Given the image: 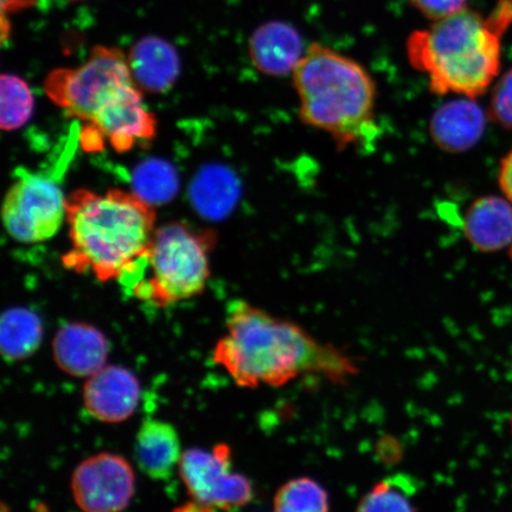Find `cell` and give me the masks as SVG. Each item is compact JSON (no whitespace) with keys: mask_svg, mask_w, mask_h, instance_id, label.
<instances>
[{"mask_svg":"<svg viewBox=\"0 0 512 512\" xmlns=\"http://www.w3.org/2000/svg\"><path fill=\"white\" fill-rule=\"evenodd\" d=\"M226 326L214 361L242 388L284 387L306 375L343 386L360 374L357 358L347 351L243 300L228 305Z\"/></svg>","mask_w":512,"mask_h":512,"instance_id":"cell-1","label":"cell"},{"mask_svg":"<svg viewBox=\"0 0 512 512\" xmlns=\"http://www.w3.org/2000/svg\"><path fill=\"white\" fill-rule=\"evenodd\" d=\"M66 211L72 248L64 267L91 272L101 283H126L142 270L157 230L151 203L136 192L80 189L66 198Z\"/></svg>","mask_w":512,"mask_h":512,"instance_id":"cell-2","label":"cell"},{"mask_svg":"<svg viewBox=\"0 0 512 512\" xmlns=\"http://www.w3.org/2000/svg\"><path fill=\"white\" fill-rule=\"evenodd\" d=\"M292 75L305 125L329 134L339 149L376 142V83L361 63L315 43Z\"/></svg>","mask_w":512,"mask_h":512,"instance_id":"cell-3","label":"cell"},{"mask_svg":"<svg viewBox=\"0 0 512 512\" xmlns=\"http://www.w3.org/2000/svg\"><path fill=\"white\" fill-rule=\"evenodd\" d=\"M502 37L488 18L464 9L414 31L407 40L408 60L428 76L432 93L476 100L499 73Z\"/></svg>","mask_w":512,"mask_h":512,"instance_id":"cell-4","label":"cell"},{"mask_svg":"<svg viewBox=\"0 0 512 512\" xmlns=\"http://www.w3.org/2000/svg\"><path fill=\"white\" fill-rule=\"evenodd\" d=\"M214 245L213 234L181 222L157 228L143 271L149 277L133 286L134 296L162 307L200 296L210 278Z\"/></svg>","mask_w":512,"mask_h":512,"instance_id":"cell-5","label":"cell"},{"mask_svg":"<svg viewBox=\"0 0 512 512\" xmlns=\"http://www.w3.org/2000/svg\"><path fill=\"white\" fill-rule=\"evenodd\" d=\"M132 86L136 83L127 56L119 48L107 46H95L79 67L51 70L43 83L44 92L56 106L86 125Z\"/></svg>","mask_w":512,"mask_h":512,"instance_id":"cell-6","label":"cell"},{"mask_svg":"<svg viewBox=\"0 0 512 512\" xmlns=\"http://www.w3.org/2000/svg\"><path fill=\"white\" fill-rule=\"evenodd\" d=\"M14 184L3 202L6 232L22 243L48 241L67 219L66 198L54 179L27 170H18Z\"/></svg>","mask_w":512,"mask_h":512,"instance_id":"cell-7","label":"cell"},{"mask_svg":"<svg viewBox=\"0 0 512 512\" xmlns=\"http://www.w3.org/2000/svg\"><path fill=\"white\" fill-rule=\"evenodd\" d=\"M178 467L189 495L204 510L238 509L253 499L251 480L233 471L228 446L191 448L183 452Z\"/></svg>","mask_w":512,"mask_h":512,"instance_id":"cell-8","label":"cell"},{"mask_svg":"<svg viewBox=\"0 0 512 512\" xmlns=\"http://www.w3.org/2000/svg\"><path fill=\"white\" fill-rule=\"evenodd\" d=\"M137 86L127 88L102 110L91 124L83 127L81 144L87 151H99L107 142L119 153L131 151L156 136L157 120L143 101Z\"/></svg>","mask_w":512,"mask_h":512,"instance_id":"cell-9","label":"cell"},{"mask_svg":"<svg viewBox=\"0 0 512 512\" xmlns=\"http://www.w3.org/2000/svg\"><path fill=\"white\" fill-rule=\"evenodd\" d=\"M136 478L132 466L113 453H99L76 467L72 490L83 512L124 511L134 495Z\"/></svg>","mask_w":512,"mask_h":512,"instance_id":"cell-10","label":"cell"},{"mask_svg":"<svg viewBox=\"0 0 512 512\" xmlns=\"http://www.w3.org/2000/svg\"><path fill=\"white\" fill-rule=\"evenodd\" d=\"M142 388L132 371L119 366H105L88 377L83 402L93 418L118 424L130 418L139 405Z\"/></svg>","mask_w":512,"mask_h":512,"instance_id":"cell-11","label":"cell"},{"mask_svg":"<svg viewBox=\"0 0 512 512\" xmlns=\"http://www.w3.org/2000/svg\"><path fill=\"white\" fill-rule=\"evenodd\" d=\"M248 53L254 67L272 78L293 73L305 55L299 31L283 21L259 25L249 38Z\"/></svg>","mask_w":512,"mask_h":512,"instance_id":"cell-12","label":"cell"},{"mask_svg":"<svg viewBox=\"0 0 512 512\" xmlns=\"http://www.w3.org/2000/svg\"><path fill=\"white\" fill-rule=\"evenodd\" d=\"M128 68L140 91L169 92L181 75V56L174 44L163 37L139 38L127 55Z\"/></svg>","mask_w":512,"mask_h":512,"instance_id":"cell-13","label":"cell"},{"mask_svg":"<svg viewBox=\"0 0 512 512\" xmlns=\"http://www.w3.org/2000/svg\"><path fill=\"white\" fill-rule=\"evenodd\" d=\"M110 344L102 331L87 323H68L56 332L54 358L64 373L91 377L106 366Z\"/></svg>","mask_w":512,"mask_h":512,"instance_id":"cell-14","label":"cell"},{"mask_svg":"<svg viewBox=\"0 0 512 512\" xmlns=\"http://www.w3.org/2000/svg\"><path fill=\"white\" fill-rule=\"evenodd\" d=\"M486 114L475 99L463 98L446 102L434 112L430 134L441 151L462 153L472 149L483 138Z\"/></svg>","mask_w":512,"mask_h":512,"instance_id":"cell-15","label":"cell"},{"mask_svg":"<svg viewBox=\"0 0 512 512\" xmlns=\"http://www.w3.org/2000/svg\"><path fill=\"white\" fill-rule=\"evenodd\" d=\"M464 233L480 252L501 251L512 243V203L507 198L484 196L467 209Z\"/></svg>","mask_w":512,"mask_h":512,"instance_id":"cell-16","label":"cell"},{"mask_svg":"<svg viewBox=\"0 0 512 512\" xmlns=\"http://www.w3.org/2000/svg\"><path fill=\"white\" fill-rule=\"evenodd\" d=\"M182 456L181 441L174 426L157 419L143 422L136 439V459L147 477L169 479Z\"/></svg>","mask_w":512,"mask_h":512,"instance_id":"cell-17","label":"cell"},{"mask_svg":"<svg viewBox=\"0 0 512 512\" xmlns=\"http://www.w3.org/2000/svg\"><path fill=\"white\" fill-rule=\"evenodd\" d=\"M43 323L36 312L11 307L0 319V349L6 361L27 360L41 347Z\"/></svg>","mask_w":512,"mask_h":512,"instance_id":"cell-18","label":"cell"},{"mask_svg":"<svg viewBox=\"0 0 512 512\" xmlns=\"http://www.w3.org/2000/svg\"><path fill=\"white\" fill-rule=\"evenodd\" d=\"M273 512H330L329 492L315 478H292L275 492Z\"/></svg>","mask_w":512,"mask_h":512,"instance_id":"cell-19","label":"cell"},{"mask_svg":"<svg viewBox=\"0 0 512 512\" xmlns=\"http://www.w3.org/2000/svg\"><path fill=\"white\" fill-rule=\"evenodd\" d=\"M34 94L27 82L15 74L0 78V126L6 132L28 124L34 113Z\"/></svg>","mask_w":512,"mask_h":512,"instance_id":"cell-20","label":"cell"},{"mask_svg":"<svg viewBox=\"0 0 512 512\" xmlns=\"http://www.w3.org/2000/svg\"><path fill=\"white\" fill-rule=\"evenodd\" d=\"M411 486L401 476L384 478L361 498L355 512H418Z\"/></svg>","mask_w":512,"mask_h":512,"instance_id":"cell-21","label":"cell"},{"mask_svg":"<svg viewBox=\"0 0 512 512\" xmlns=\"http://www.w3.org/2000/svg\"><path fill=\"white\" fill-rule=\"evenodd\" d=\"M136 187L139 189L136 194L145 201L162 202L176 191V178L169 165L147 163L137 172Z\"/></svg>","mask_w":512,"mask_h":512,"instance_id":"cell-22","label":"cell"},{"mask_svg":"<svg viewBox=\"0 0 512 512\" xmlns=\"http://www.w3.org/2000/svg\"><path fill=\"white\" fill-rule=\"evenodd\" d=\"M490 117L497 124L512 128V68L505 73L492 92Z\"/></svg>","mask_w":512,"mask_h":512,"instance_id":"cell-23","label":"cell"},{"mask_svg":"<svg viewBox=\"0 0 512 512\" xmlns=\"http://www.w3.org/2000/svg\"><path fill=\"white\" fill-rule=\"evenodd\" d=\"M466 2L467 0H411L416 10L435 22L463 11Z\"/></svg>","mask_w":512,"mask_h":512,"instance_id":"cell-24","label":"cell"},{"mask_svg":"<svg viewBox=\"0 0 512 512\" xmlns=\"http://www.w3.org/2000/svg\"><path fill=\"white\" fill-rule=\"evenodd\" d=\"M488 19L504 35L512 25V0H498Z\"/></svg>","mask_w":512,"mask_h":512,"instance_id":"cell-25","label":"cell"},{"mask_svg":"<svg viewBox=\"0 0 512 512\" xmlns=\"http://www.w3.org/2000/svg\"><path fill=\"white\" fill-rule=\"evenodd\" d=\"M498 183L505 198L512 203V150L502 160Z\"/></svg>","mask_w":512,"mask_h":512,"instance_id":"cell-26","label":"cell"},{"mask_svg":"<svg viewBox=\"0 0 512 512\" xmlns=\"http://www.w3.org/2000/svg\"><path fill=\"white\" fill-rule=\"evenodd\" d=\"M36 0H2V24L6 21V16L14 14V12L30 8Z\"/></svg>","mask_w":512,"mask_h":512,"instance_id":"cell-27","label":"cell"},{"mask_svg":"<svg viewBox=\"0 0 512 512\" xmlns=\"http://www.w3.org/2000/svg\"><path fill=\"white\" fill-rule=\"evenodd\" d=\"M68 2L80 3V2H85V0H68Z\"/></svg>","mask_w":512,"mask_h":512,"instance_id":"cell-28","label":"cell"},{"mask_svg":"<svg viewBox=\"0 0 512 512\" xmlns=\"http://www.w3.org/2000/svg\"><path fill=\"white\" fill-rule=\"evenodd\" d=\"M510 426H511V432H512V415H511V425Z\"/></svg>","mask_w":512,"mask_h":512,"instance_id":"cell-29","label":"cell"}]
</instances>
